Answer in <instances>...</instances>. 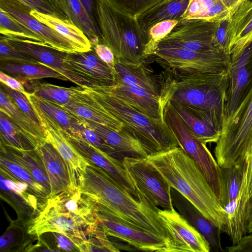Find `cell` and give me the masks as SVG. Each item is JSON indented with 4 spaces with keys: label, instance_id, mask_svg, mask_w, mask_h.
<instances>
[{
    "label": "cell",
    "instance_id": "6da1fadb",
    "mask_svg": "<svg viewBox=\"0 0 252 252\" xmlns=\"http://www.w3.org/2000/svg\"><path fill=\"white\" fill-rule=\"evenodd\" d=\"M78 188L97 205L98 212L129 227L166 238L158 207L145 195L138 199L100 167L89 162Z\"/></svg>",
    "mask_w": 252,
    "mask_h": 252
},
{
    "label": "cell",
    "instance_id": "7a4b0ae2",
    "mask_svg": "<svg viewBox=\"0 0 252 252\" xmlns=\"http://www.w3.org/2000/svg\"><path fill=\"white\" fill-rule=\"evenodd\" d=\"M144 159L171 188L224 232L225 213L219 198L195 162L181 148L155 153Z\"/></svg>",
    "mask_w": 252,
    "mask_h": 252
},
{
    "label": "cell",
    "instance_id": "3957f363",
    "mask_svg": "<svg viewBox=\"0 0 252 252\" xmlns=\"http://www.w3.org/2000/svg\"><path fill=\"white\" fill-rule=\"evenodd\" d=\"M228 68L219 72L190 74L167 69L165 79L161 78V102L175 100L210 120L221 130L225 118Z\"/></svg>",
    "mask_w": 252,
    "mask_h": 252
},
{
    "label": "cell",
    "instance_id": "277c9868",
    "mask_svg": "<svg viewBox=\"0 0 252 252\" xmlns=\"http://www.w3.org/2000/svg\"><path fill=\"white\" fill-rule=\"evenodd\" d=\"M95 6L101 43L112 50L115 61L132 66L144 63L149 57L147 47L149 36L136 18L105 0H95Z\"/></svg>",
    "mask_w": 252,
    "mask_h": 252
},
{
    "label": "cell",
    "instance_id": "5b68a950",
    "mask_svg": "<svg viewBox=\"0 0 252 252\" xmlns=\"http://www.w3.org/2000/svg\"><path fill=\"white\" fill-rule=\"evenodd\" d=\"M87 88L108 112L134 133L151 155L179 147L164 120L147 117L95 87Z\"/></svg>",
    "mask_w": 252,
    "mask_h": 252
},
{
    "label": "cell",
    "instance_id": "8992f818",
    "mask_svg": "<svg viewBox=\"0 0 252 252\" xmlns=\"http://www.w3.org/2000/svg\"><path fill=\"white\" fill-rule=\"evenodd\" d=\"M252 138V85L236 109L225 119L214 154L220 167L245 161Z\"/></svg>",
    "mask_w": 252,
    "mask_h": 252
},
{
    "label": "cell",
    "instance_id": "52a82bcc",
    "mask_svg": "<svg viewBox=\"0 0 252 252\" xmlns=\"http://www.w3.org/2000/svg\"><path fill=\"white\" fill-rule=\"evenodd\" d=\"M26 225L28 233L36 237L49 232L62 233L72 239L79 251L89 234L98 227L80 216L45 202Z\"/></svg>",
    "mask_w": 252,
    "mask_h": 252
},
{
    "label": "cell",
    "instance_id": "ba28073f",
    "mask_svg": "<svg viewBox=\"0 0 252 252\" xmlns=\"http://www.w3.org/2000/svg\"><path fill=\"white\" fill-rule=\"evenodd\" d=\"M163 120L174 135L178 146L195 162L219 198L220 166L206 144L201 142L191 132L169 101L164 106Z\"/></svg>",
    "mask_w": 252,
    "mask_h": 252
},
{
    "label": "cell",
    "instance_id": "9c48e42d",
    "mask_svg": "<svg viewBox=\"0 0 252 252\" xmlns=\"http://www.w3.org/2000/svg\"><path fill=\"white\" fill-rule=\"evenodd\" d=\"M154 55L167 69L181 74L219 72L227 69L230 56L222 52L195 51L180 48H157Z\"/></svg>",
    "mask_w": 252,
    "mask_h": 252
},
{
    "label": "cell",
    "instance_id": "30bf717a",
    "mask_svg": "<svg viewBox=\"0 0 252 252\" xmlns=\"http://www.w3.org/2000/svg\"><path fill=\"white\" fill-rule=\"evenodd\" d=\"M123 165L137 190L155 206L163 209L174 207L171 188L144 158H125Z\"/></svg>",
    "mask_w": 252,
    "mask_h": 252
},
{
    "label": "cell",
    "instance_id": "8fae6325",
    "mask_svg": "<svg viewBox=\"0 0 252 252\" xmlns=\"http://www.w3.org/2000/svg\"><path fill=\"white\" fill-rule=\"evenodd\" d=\"M158 215L167 232L166 252H209L205 238L174 207L160 209Z\"/></svg>",
    "mask_w": 252,
    "mask_h": 252
},
{
    "label": "cell",
    "instance_id": "7c38bea8",
    "mask_svg": "<svg viewBox=\"0 0 252 252\" xmlns=\"http://www.w3.org/2000/svg\"><path fill=\"white\" fill-rule=\"evenodd\" d=\"M31 104L38 117L47 141L55 148L64 162L69 181V185L78 187L79 178L89 162L68 139L63 127L36 105L32 103Z\"/></svg>",
    "mask_w": 252,
    "mask_h": 252
},
{
    "label": "cell",
    "instance_id": "4fadbf2b",
    "mask_svg": "<svg viewBox=\"0 0 252 252\" xmlns=\"http://www.w3.org/2000/svg\"><path fill=\"white\" fill-rule=\"evenodd\" d=\"M218 22L196 19L180 21L159 42L157 48H175L195 51L217 50L213 45V38Z\"/></svg>",
    "mask_w": 252,
    "mask_h": 252
},
{
    "label": "cell",
    "instance_id": "5bb4252c",
    "mask_svg": "<svg viewBox=\"0 0 252 252\" xmlns=\"http://www.w3.org/2000/svg\"><path fill=\"white\" fill-rule=\"evenodd\" d=\"M4 36V35H3ZM4 37L16 48L39 62L64 75L81 87H93L96 84L72 70L64 62L67 53L57 50L40 42L14 36Z\"/></svg>",
    "mask_w": 252,
    "mask_h": 252
},
{
    "label": "cell",
    "instance_id": "9a60e30c",
    "mask_svg": "<svg viewBox=\"0 0 252 252\" xmlns=\"http://www.w3.org/2000/svg\"><path fill=\"white\" fill-rule=\"evenodd\" d=\"M94 87L147 117L163 120L164 107L160 99L142 88L126 84L117 78L114 85Z\"/></svg>",
    "mask_w": 252,
    "mask_h": 252
},
{
    "label": "cell",
    "instance_id": "2e32d148",
    "mask_svg": "<svg viewBox=\"0 0 252 252\" xmlns=\"http://www.w3.org/2000/svg\"><path fill=\"white\" fill-rule=\"evenodd\" d=\"M65 134L78 152L88 161L100 167L121 186L136 198L143 195L137 191L129 177L123 162L94 146L82 138H77L64 130Z\"/></svg>",
    "mask_w": 252,
    "mask_h": 252
},
{
    "label": "cell",
    "instance_id": "e0dca14e",
    "mask_svg": "<svg viewBox=\"0 0 252 252\" xmlns=\"http://www.w3.org/2000/svg\"><path fill=\"white\" fill-rule=\"evenodd\" d=\"M0 7L40 37L45 44L65 53H77L66 38L31 15L32 8L20 0H0Z\"/></svg>",
    "mask_w": 252,
    "mask_h": 252
},
{
    "label": "cell",
    "instance_id": "ac0fdd59",
    "mask_svg": "<svg viewBox=\"0 0 252 252\" xmlns=\"http://www.w3.org/2000/svg\"><path fill=\"white\" fill-rule=\"evenodd\" d=\"M100 222L98 225L110 236L123 241L135 249L148 252H166V238L140 230L98 212Z\"/></svg>",
    "mask_w": 252,
    "mask_h": 252
},
{
    "label": "cell",
    "instance_id": "d6986e66",
    "mask_svg": "<svg viewBox=\"0 0 252 252\" xmlns=\"http://www.w3.org/2000/svg\"><path fill=\"white\" fill-rule=\"evenodd\" d=\"M228 70L225 119L233 114L252 85V43L237 58L231 61Z\"/></svg>",
    "mask_w": 252,
    "mask_h": 252
},
{
    "label": "cell",
    "instance_id": "ffe728a7",
    "mask_svg": "<svg viewBox=\"0 0 252 252\" xmlns=\"http://www.w3.org/2000/svg\"><path fill=\"white\" fill-rule=\"evenodd\" d=\"M73 115L120 131L123 124L108 112L94 97L87 87L82 88L66 104L59 105Z\"/></svg>",
    "mask_w": 252,
    "mask_h": 252
},
{
    "label": "cell",
    "instance_id": "44dd1931",
    "mask_svg": "<svg viewBox=\"0 0 252 252\" xmlns=\"http://www.w3.org/2000/svg\"><path fill=\"white\" fill-rule=\"evenodd\" d=\"M64 62L72 70L97 86L116 84L115 70L102 61L93 48L88 52L67 53Z\"/></svg>",
    "mask_w": 252,
    "mask_h": 252
},
{
    "label": "cell",
    "instance_id": "7402d4cb",
    "mask_svg": "<svg viewBox=\"0 0 252 252\" xmlns=\"http://www.w3.org/2000/svg\"><path fill=\"white\" fill-rule=\"evenodd\" d=\"M231 61L252 43V0L242 2L228 18L227 31Z\"/></svg>",
    "mask_w": 252,
    "mask_h": 252
},
{
    "label": "cell",
    "instance_id": "603a6c76",
    "mask_svg": "<svg viewBox=\"0 0 252 252\" xmlns=\"http://www.w3.org/2000/svg\"><path fill=\"white\" fill-rule=\"evenodd\" d=\"M248 173L246 162L242 183L238 195L223 207L225 217L224 232L230 237L232 246L237 245L247 233L246 218L250 196Z\"/></svg>",
    "mask_w": 252,
    "mask_h": 252
},
{
    "label": "cell",
    "instance_id": "cb8c5ba5",
    "mask_svg": "<svg viewBox=\"0 0 252 252\" xmlns=\"http://www.w3.org/2000/svg\"><path fill=\"white\" fill-rule=\"evenodd\" d=\"M80 119L124 158H145L151 155L134 133L124 125L120 131H116L101 125Z\"/></svg>",
    "mask_w": 252,
    "mask_h": 252
},
{
    "label": "cell",
    "instance_id": "d4e9b609",
    "mask_svg": "<svg viewBox=\"0 0 252 252\" xmlns=\"http://www.w3.org/2000/svg\"><path fill=\"white\" fill-rule=\"evenodd\" d=\"M171 194L173 206L205 238L211 249L216 252H224L221 243V231L174 188L171 189Z\"/></svg>",
    "mask_w": 252,
    "mask_h": 252
},
{
    "label": "cell",
    "instance_id": "484cf974",
    "mask_svg": "<svg viewBox=\"0 0 252 252\" xmlns=\"http://www.w3.org/2000/svg\"><path fill=\"white\" fill-rule=\"evenodd\" d=\"M34 149L41 159L49 180V195H55L66 189L69 185L67 172L57 151L47 141Z\"/></svg>",
    "mask_w": 252,
    "mask_h": 252
},
{
    "label": "cell",
    "instance_id": "4316f807",
    "mask_svg": "<svg viewBox=\"0 0 252 252\" xmlns=\"http://www.w3.org/2000/svg\"><path fill=\"white\" fill-rule=\"evenodd\" d=\"M173 109L191 132L202 143H216L220 129L211 121L175 100H168Z\"/></svg>",
    "mask_w": 252,
    "mask_h": 252
},
{
    "label": "cell",
    "instance_id": "83f0119b",
    "mask_svg": "<svg viewBox=\"0 0 252 252\" xmlns=\"http://www.w3.org/2000/svg\"><path fill=\"white\" fill-rule=\"evenodd\" d=\"M0 111L4 113L21 129L34 149L47 141L44 130L18 108L1 87Z\"/></svg>",
    "mask_w": 252,
    "mask_h": 252
},
{
    "label": "cell",
    "instance_id": "f1b7e54d",
    "mask_svg": "<svg viewBox=\"0 0 252 252\" xmlns=\"http://www.w3.org/2000/svg\"><path fill=\"white\" fill-rule=\"evenodd\" d=\"M30 14L40 22L66 38L77 53L88 52L92 50V46L88 37L70 20L42 13L32 9H31Z\"/></svg>",
    "mask_w": 252,
    "mask_h": 252
},
{
    "label": "cell",
    "instance_id": "f546056e",
    "mask_svg": "<svg viewBox=\"0 0 252 252\" xmlns=\"http://www.w3.org/2000/svg\"><path fill=\"white\" fill-rule=\"evenodd\" d=\"M144 63L139 66H132L115 61L116 78L126 84L142 88L160 99L161 78L155 77Z\"/></svg>",
    "mask_w": 252,
    "mask_h": 252
},
{
    "label": "cell",
    "instance_id": "4dcf8cb0",
    "mask_svg": "<svg viewBox=\"0 0 252 252\" xmlns=\"http://www.w3.org/2000/svg\"><path fill=\"white\" fill-rule=\"evenodd\" d=\"M0 154L20 164L48 193L51 192L49 180L43 163L34 149L21 150L0 143Z\"/></svg>",
    "mask_w": 252,
    "mask_h": 252
},
{
    "label": "cell",
    "instance_id": "1f68e13d",
    "mask_svg": "<svg viewBox=\"0 0 252 252\" xmlns=\"http://www.w3.org/2000/svg\"><path fill=\"white\" fill-rule=\"evenodd\" d=\"M190 0H176L170 2L157 4L136 17L141 28L148 32L156 24L165 20L181 21Z\"/></svg>",
    "mask_w": 252,
    "mask_h": 252
},
{
    "label": "cell",
    "instance_id": "d6a6232c",
    "mask_svg": "<svg viewBox=\"0 0 252 252\" xmlns=\"http://www.w3.org/2000/svg\"><path fill=\"white\" fill-rule=\"evenodd\" d=\"M0 62V71L15 78L21 83L45 78L68 80L61 73L41 64L11 62Z\"/></svg>",
    "mask_w": 252,
    "mask_h": 252
},
{
    "label": "cell",
    "instance_id": "836d02e7",
    "mask_svg": "<svg viewBox=\"0 0 252 252\" xmlns=\"http://www.w3.org/2000/svg\"><path fill=\"white\" fill-rule=\"evenodd\" d=\"M230 15L220 0H190L181 21L196 19L217 22L228 18Z\"/></svg>",
    "mask_w": 252,
    "mask_h": 252
},
{
    "label": "cell",
    "instance_id": "e575fe53",
    "mask_svg": "<svg viewBox=\"0 0 252 252\" xmlns=\"http://www.w3.org/2000/svg\"><path fill=\"white\" fill-rule=\"evenodd\" d=\"M246 164L244 162L237 163L228 167H220L219 199L224 207L238 195L242 183Z\"/></svg>",
    "mask_w": 252,
    "mask_h": 252
},
{
    "label": "cell",
    "instance_id": "d590c367",
    "mask_svg": "<svg viewBox=\"0 0 252 252\" xmlns=\"http://www.w3.org/2000/svg\"><path fill=\"white\" fill-rule=\"evenodd\" d=\"M26 92L32 93L36 96L58 104L67 103L71 97L82 87L80 86L66 88L48 83L40 82L38 80L22 82Z\"/></svg>",
    "mask_w": 252,
    "mask_h": 252
},
{
    "label": "cell",
    "instance_id": "8d00e7d4",
    "mask_svg": "<svg viewBox=\"0 0 252 252\" xmlns=\"http://www.w3.org/2000/svg\"><path fill=\"white\" fill-rule=\"evenodd\" d=\"M69 20L80 29L89 39L92 47L101 42L99 27L91 19L80 0H65Z\"/></svg>",
    "mask_w": 252,
    "mask_h": 252
},
{
    "label": "cell",
    "instance_id": "74e56055",
    "mask_svg": "<svg viewBox=\"0 0 252 252\" xmlns=\"http://www.w3.org/2000/svg\"><path fill=\"white\" fill-rule=\"evenodd\" d=\"M24 94L30 102L36 105L43 112L58 123L69 134L76 136L74 127L75 116L69 113L58 104L42 99L32 93L26 92Z\"/></svg>",
    "mask_w": 252,
    "mask_h": 252
},
{
    "label": "cell",
    "instance_id": "f35d334b",
    "mask_svg": "<svg viewBox=\"0 0 252 252\" xmlns=\"http://www.w3.org/2000/svg\"><path fill=\"white\" fill-rule=\"evenodd\" d=\"M0 169L11 178L27 183L30 189L38 199L44 202L48 193L40 184L37 183L29 172L20 164L0 154Z\"/></svg>",
    "mask_w": 252,
    "mask_h": 252
},
{
    "label": "cell",
    "instance_id": "ab89813d",
    "mask_svg": "<svg viewBox=\"0 0 252 252\" xmlns=\"http://www.w3.org/2000/svg\"><path fill=\"white\" fill-rule=\"evenodd\" d=\"M0 143L21 150L34 149L21 129L3 112L0 111Z\"/></svg>",
    "mask_w": 252,
    "mask_h": 252
},
{
    "label": "cell",
    "instance_id": "60d3db41",
    "mask_svg": "<svg viewBox=\"0 0 252 252\" xmlns=\"http://www.w3.org/2000/svg\"><path fill=\"white\" fill-rule=\"evenodd\" d=\"M0 33L6 36L17 37L44 43L40 37L0 7Z\"/></svg>",
    "mask_w": 252,
    "mask_h": 252
},
{
    "label": "cell",
    "instance_id": "b9f144b4",
    "mask_svg": "<svg viewBox=\"0 0 252 252\" xmlns=\"http://www.w3.org/2000/svg\"><path fill=\"white\" fill-rule=\"evenodd\" d=\"M19 222H12L7 228L6 231L0 238V251H12V249L19 247V251L27 252L31 246L32 242L31 240H26L25 237V231L24 226L22 227Z\"/></svg>",
    "mask_w": 252,
    "mask_h": 252
},
{
    "label": "cell",
    "instance_id": "7bdbcfd3",
    "mask_svg": "<svg viewBox=\"0 0 252 252\" xmlns=\"http://www.w3.org/2000/svg\"><path fill=\"white\" fill-rule=\"evenodd\" d=\"M76 117L75 128L77 135L75 137L83 139L96 148L123 162L125 158L124 157L119 154L114 148L108 144L94 130L89 128L81 119Z\"/></svg>",
    "mask_w": 252,
    "mask_h": 252
},
{
    "label": "cell",
    "instance_id": "ee69618b",
    "mask_svg": "<svg viewBox=\"0 0 252 252\" xmlns=\"http://www.w3.org/2000/svg\"><path fill=\"white\" fill-rule=\"evenodd\" d=\"M108 239L104 231L98 225L92 232L80 248V252H120Z\"/></svg>",
    "mask_w": 252,
    "mask_h": 252
},
{
    "label": "cell",
    "instance_id": "f6af8a7d",
    "mask_svg": "<svg viewBox=\"0 0 252 252\" xmlns=\"http://www.w3.org/2000/svg\"><path fill=\"white\" fill-rule=\"evenodd\" d=\"M0 180L9 189L21 196L36 213L41 204L38 202L39 199L33 194L27 183L13 179L1 170Z\"/></svg>",
    "mask_w": 252,
    "mask_h": 252
},
{
    "label": "cell",
    "instance_id": "bcb514c9",
    "mask_svg": "<svg viewBox=\"0 0 252 252\" xmlns=\"http://www.w3.org/2000/svg\"><path fill=\"white\" fill-rule=\"evenodd\" d=\"M177 20H165L151 27L149 31V41L147 52L149 57L154 54L159 42L168 35L178 24Z\"/></svg>",
    "mask_w": 252,
    "mask_h": 252
},
{
    "label": "cell",
    "instance_id": "7dc6e473",
    "mask_svg": "<svg viewBox=\"0 0 252 252\" xmlns=\"http://www.w3.org/2000/svg\"><path fill=\"white\" fill-rule=\"evenodd\" d=\"M118 9L135 18L163 0H105Z\"/></svg>",
    "mask_w": 252,
    "mask_h": 252
},
{
    "label": "cell",
    "instance_id": "c3c4849f",
    "mask_svg": "<svg viewBox=\"0 0 252 252\" xmlns=\"http://www.w3.org/2000/svg\"><path fill=\"white\" fill-rule=\"evenodd\" d=\"M0 61L40 64L38 61L16 48L1 34Z\"/></svg>",
    "mask_w": 252,
    "mask_h": 252
},
{
    "label": "cell",
    "instance_id": "681fc988",
    "mask_svg": "<svg viewBox=\"0 0 252 252\" xmlns=\"http://www.w3.org/2000/svg\"><path fill=\"white\" fill-rule=\"evenodd\" d=\"M0 87L10 96L18 108L38 127L43 129L38 117L26 96L23 93L14 90L1 82Z\"/></svg>",
    "mask_w": 252,
    "mask_h": 252
},
{
    "label": "cell",
    "instance_id": "f907efd6",
    "mask_svg": "<svg viewBox=\"0 0 252 252\" xmlns=\"http://www.w3.org/2000/svg\"><path fill=\"white\" fill-rule=\"evenodd\" d=\"M228 18L218 22L213 35V43L216 50L230 55L227 36Z\"/></svg>",
    "mask_w": 252,
    "mask_h": 252
},
{
    "label": "cell",
    "instance_id": "816d5d0a",
    "mask_svg": "<svg viewBox=\"0 0 252 252\" xmlns=\"http://www.w3.org/2000/svg\"><path fill=\"white\" fill-rule=\"evenodd\" d=\"M32 9L42 13L63 19L67 18L51 2L47 0H19Z\"/></svg>",
    "mask_w": 252,
    "mask_h": 252
},
{
    "label": "cell",
    "instance_id": "f5cc1de1",
    "mask_svg": "<svg viewBox=\"0 0 252 252\" xmlns=\"http://www.w3.org/2000/svg\"><path fill=\"white\" fill-rule=\"evenodd\" d=\"M53 235L52 238L54 240L56 246L59 251L66 252L80 251L72 239L58 232H51Z\"/></svg>",
    "mask_w": 252,
    "mask_h": 252
},
{
    "label": "cell",
    "instance_id": "db71d44e",
    "mask_svg": "<svg viewBox=\"0 0 252 252\" xmlns=\"http://www.w3.org/2000/svg\"><path fill=\"white\" fill-rule=\"evenodd\" d=\"M98 57L111 68L115 70V56L112 50L107 45L99 43L92 47Z\"/></svg>",
    "mask_w": 252,
    "mask_h": 252
},
{
    "label": "cell",
    "instance_id": "11a10c76",
    "mask_svg": "<svg viewBox=\"0 0 252 252\" xmlns=\"http://www.w3.org/2000/svg\"><path fill=\"white\" fill-rule=\"evenodd\" d=\"M0 80L1 83L14 90L23 94L26 92L25 87L20 81L2 71H0Z\"/></svg>",
    "mask_w": 252,
    "mask_h": 252
},
{
    "label": "cell",
    "instance_id": "9f6ffc18",
    "mask_svg": "<svg viewBox=\"0 0 252 252\" xmlns=\"http://www.w3.org/2000/svg\"><path fill=\"white\" fill-rule=\"evenodd\" d=\"M229 252H252V234L244 236L236 245L226 248Z\"/></svg>",
    "mask_w": 252,
    "mask_h": 252
},
{
    "label": "cell",
    "instance_id": "6f0895ef",
    "mask_svg": "<svg viewBox=\"0 0 252 252\" xmlns=\"http://www.w3.org/2000/svg\"><path fill=\"white\" fill-rule=\"evenodd\" d=\"M92 21L98 26L95 0H80Z\"/></svg>",
    "mask_w": 252,
    "mask_h": 252
},
{
    "label": "cell",
    "instance_id": "680465c9",
    "mask_svg": "<svg viewBox=\"0 0 252 252\" xmlns=\"http://www.w3.org/2000/svg\"><path fill=\"white\" fill-rule=\"evenodd\" d=\"M246 227L247 233H252V194L250 196L247 204Z\"/></svg>",
    "mask_w": 252,
    "mask_h": 252
},
{
    "label": "cell",
    "instance_id": "91938a15",
    "mask_svg": "<svg viewBox=\"0 0 252 252\" xmlns=\"http://www.w3.org/2000/svg\"><path fill=\"white\" fill-rule=\"evenodd\" d=\"M245 0H220L230 11L231 14Z\"/></svg>",
    "mask_w": 252,
    "mask_h": 252
},
{
    "label": "cell",
    "instance_id": "94428289",
    "mask_svg": "<svg viewBox=\"0 0 252 252\" xmlns=\"http://www.w3.org/2000/svg\"><path fill=\"white\" fill-rule=\"evenodd\" d=\"M245 159L247 163L249 175L250 176V174L252 172V138L246 153Z\"/></svg>",
    "mask_w": 252,
    "mask_h": 252
},
{
    "label": "cell",
    "instance_id": "6125c7cd",
    "mask_svg": "<svg viewBox=\"0 0 252 252\" xmlns=\"http://www.w3.org/2000/svg\"><path fill=\"white\" fill-rule=\"evenodd\" d=\"M56 7L68 19L67 12L66 7L65 0H51Z\"/></svg>",
    "mask_w": 252,
    "mask_h": 252
},
{
    "label": "cell",
    "instance_id": "be15d7a7",
    "mask_svg": "<svg viewBox=\"0 0 252 252\" xmlns=\"http://www.w3.org/2000/svg\"><path fill=\"white\" fill-rule=\"evenodd\" d=\"M249 180H250V195L252 194V172L250 174L249 176Z\"/></svg>",
    "mask_w": 252,
    "mask_h": 252
},
{
    "label": "cell",
    "instance_id": "e7e4bbea",
    "mask_svg": "<svg viewBox=\"0 0 252 252\" xmlns=\"http://www.w3.org/2000/svg\"><path fill=\"white\" fill-rule=\"evenodd\" d=\"M174 0H163L162 1H161L160 2H159L158 4H165V3H167L170 2H171L172 1H174Z\"/></svg>",
    "mask_w": 252,
    "mask_h": 252
},
{
    "label": "cell",
    "instance_id": "03108f58",
    "mask_svg": "<svg viewBox=\"0 0 252 252\" xmlns=\"http://www.w3.org/2000/svg\"><path fill=\"white\" fill-rule=\"evenodd\" d=\"M50 2H51V3H52L53 4V3L52 2V0H47Z\"/></svg>",
    "mask_w": 252,
    "mask_h": 252
}]
</instances>
